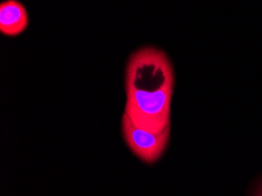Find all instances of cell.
<instances>
[{
	"label": "cell",
	"mask_w": 262,
	"mask_h": 196,
	"mask_svg": "<svg viewBox=\"0 0 262 196\" xmlns=\"http://www.w3.org/2000/svg\"><path fill=\"white\" fill-rule=\"evenodd\" d=\"M174 69L164 51L153 46L129 55L125 72V112L137 127L160 134L170 127Z\"/></svg>",
	"instance_id": "cell-1"
},
{
	"label": "cell",
	"mask_w": 262,
	"mask_h": 196,
	"mask_svg": "<svg viewBox=\"0 0 262 196\" xmlns=\"http://www.w3.org/2000/svg\"><path fill=\"white\" fill-rule=\"evenodd\" d=\"M121 130L127 147L147 165H153L162 157L167 148L170 135V127L160 134L150 133L137 127L125 113L121 118Z\"/></svg>",
	"instance_id": "cell-2"
},
{
	"label": "cell",
	"mask_w": 262,
	"mask_h": 196,
	"mask_svg": "<svg viewBox=\"0 0 262 196\" xmlns=\"http://www.w3.org/2000/svg\"><path fill=\"white\" fill-rule=\"evenodd\" d=\"M29 26V14L18 0H5L0 4V33L17 37Z\"/></svg>",
	"instance_id": "cell-3"
},
{
	"label": "cell",
	"mask_w": 262,
	"mask_h": 196,
	"mask_svg": "<svg viewBox=\"0 0 262 196\" xmlns=\"http://www.w3.org/2000/svg\"><path fill=\"white\" fill-rule=\"evenodd\" d=\"M256 196H262V187L260 188V190L257 191V195Z\"/></svg>",
	"instance_id": "cell-4"
}]
</instances>
